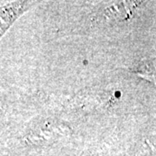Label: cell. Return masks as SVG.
I'll list each match as a JSON object with an SVG mask.
<instances>
[{"label": "cell", "instance_id": "1", "mask_svg": "<svg viewBox=\"0 0 156 156\" xmlns=\"http://www.w3.org/2000/svg\"><path fill=\"white\" fill-rule=\"evenodd\" d=\"M27 5V3H11L9 5V9L6 7V5L3 6L1 8V22H2V33L5 32L6 29L10 26L11 23L13 22L16 18L13 17L14 13L16 14H21L23 11H24L26 8L25 6Z\"/></svg>", "mask_w": 156, "mask_h": 156}]
</instances>
